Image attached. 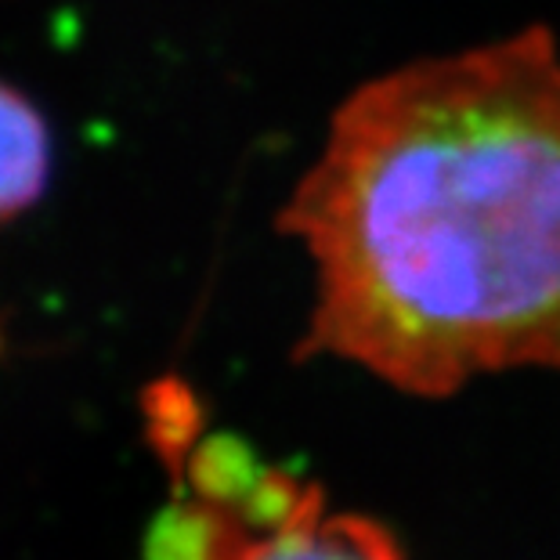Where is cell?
<instances>
[{"instance_id": "obj_1", "label": "cell", "mask_w": 560, "mask_h": 560, "mask_svg": "<svg viewBox=\"0 0 560 560\" xmlns=\"http://www.w3.org/2000/svg\"><path fill=\"white\" fill-rule=\"evenodd\" d=\"M282 229L315 268L304 351L441 398L560 365V47L420 58L332 113Z\"/></svg>"}, {"instance_id": "obj_2", "label": "cell", "mask_w": 560, "mask_h": 560, "mask_svg": "<svg viewBox=\"0 0 560 560\" xmlns=\"http://www.w3.org/2000/svg\"><path fill=\"white\" fill-rule=\"evenodd\" d=\"M188 452V492L152 532V560H405L380 521L332 510L322 488L268 467L232 438Z\"/></svg>"}, {"instance_id": "obj_3", "label": "cell", "mask_w": 560, "mask_h": 560, "mask_svg": "<svg viewBox=\"0 0 560 560\" xmlns=\"http://www.w3.org/2000/svg\"><path fill=\"white\" fill-rule=\"evenodd\" d=\"M51 171L47 124L15 88L0 83V221L15 218L44 192Z\"/></svg>"}]
</instances>
